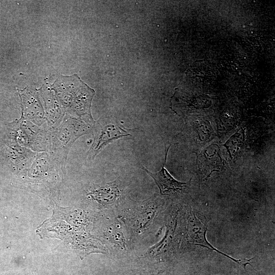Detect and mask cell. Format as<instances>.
Listing matches in <instances>:
<instances>
[{"instance_id": "obj_3", "label": "cell", "mask_w": 275, "mask_h": 275, "mask_svg": "<svg viewBox=\"0 0 275 275\" xmlns=\"http://www.w3.org/2000/svg\"><path fill=\"white\" fill-rule=\"evenodd\" d=\"M212 157H209L203 151L201 155L204 164L208 166L210 170V174L213 171H217L222 167L223 161L219 154V148L217 144H213Z\"/></svg>"}, {"instance_id": "obj_1", "label": "cell", "mask_w": 275, "mask_h": 275, "mask_svg": "<svg viewBox=\"0 0 275 275\" xmlns=\"http://www.w3.org/2000/svg\"><path fill=\"white\" fill-rule=\"evenodd\" d=\"M169 148H168L166 152L164 165L161 167L159 171L156 173H152L144 167H142L143 169L154 180L156 184L159 188L161 194L162 195L171 190L176 191L182 190L186 184L185 182H180L175 179L164 168Z\"/></svg>"}, {"instance_id": "obj_2", "label": "cell", "mask_w": 275, "mask_h": 275, "mask_svg": "<svg viewBox=\"0 0 275 275\" xmlns=\"http://www.w3.org/2000/svg\"><path fill=\"white\" fill-rule=\"evenodd\" d=\"M124 127L113 124L107 125L102 129L100 135L95 141L94 145L95 153L100 151V149L112 141L130 135Z\"/></svg>"}]
</instances>
